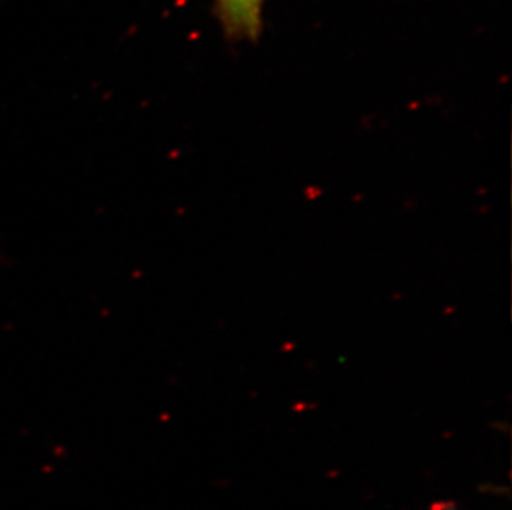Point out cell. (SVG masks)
Masks as SVG:
<instances>
[{
    "label": "cell",
    "instance_id": "7a4b0ae2",
    "mask_svg": "<svg viewBox=\"0 0 512 510\" xmlns=\"http://www.w3.org/2000/svg\"><path fill=\"white\" fill-rule=\"evenodd\" d=\"M254 10H257L259 14H262V0H249Z\"/></svg>",
    "mask_w": 512,
    "mask_h": 510
},
{
    "label": "cell",
    "instance_id": "6da1fadb",
    "mask_svg": "<svg viewBox=\"0 0 512 510\" xmlns=\"http://www.w3.org/2000/svg\"><path fill=\"white\" fill-rule=\"evenodd\" d=\"M226 34L236 39H256L262 29V14L249 0H216Z\"/></svg>",
    "mask_w": 512,
    "mask_h": 510
}]
</instances>
